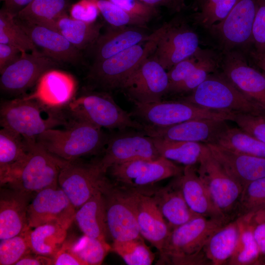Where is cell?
<instances>
[{"mask_svg": "<svg viewBox=\"0 0 265 265\" xmlns=\"http://www.w3.org/2000/svg\"><path fill=\"white\" fill-rule=\"evenodd\" d=\"M130 14L148 22L158 14L157 7L148 5L138 0H109Z\"/></svg>", "mask_w": 265, "mask_h": 265, "instance_id": "7dc6e473", "label": "cell"}, {"mask_svg": "<svg viewBox=\"0 0 265 265\" xmlns=\"http://www.w3.org/2000/svg\"><path fill=\"white\" fill-rule=\"evenodd\" d=\"M141 237L123 241H113L111 250L120 256L128 265H150L155 254Z\"/></svg>", "mask_w": 265, "mask_h": 265, "instance_id": "f35d334b", "label": "cell"}, {"mask_svg": "<svg viewBox=\"0 0 265 265\" xmlns=\"http://www.w3.org/2000/svg\"><path fill=\"white\" fill-rule=\"evenodd\" d=\"M74 252L85 265H101L111 246L106 240H101L83 235L72 241Z\"/></svg>", "mask_w": 265, "mask_h": 265, "instance_id": "60d3db41", "label": "cell"}, {"mask_svg": "<svg viewBox=\"0 0 265 265\" xmlns=\"http://www.w3.org/2000/svg\"><path fill=\"white\" fill-rule=\"evenodd\" d=\"M236 1L237 0H219L212 12L197 24L209 29L226 17Z\"/></svg>", "mask_w": 265, "mask_h": 265, "instance_id": "f907efd6", "label": "cell"}, {"mask_svg": "<svg viewBox=\"0 0 265 265\" xmlns=\"http://www.w3.org/2000/svg\"><path fill=\"white\" fill-rule=\"evenodd\" d=\"M53 265V259L31 252L22 258L15 265Z\"/></svg>", "mask_w": 265, "mask_h": 265, "instance_id": "11a10c76", "label": "cell"}, {"mask_svg": "<svg viewBox=\"0 0 265 265\" xmlns=\"http://www.w3.org/2000/svg\"><path fill=\"white\" fill-rule=\"evenodd\" d=\"M197 34L183 22L163 25L153 56L166 70L193 55L200 49Z\"/></svg>", "mask_w": 265, "mask_h": 265, "instance_id": "2e32d148", "label": "cell"}, {"mask_svg": "<svg viewBox=\"0 0 265 265\" xmlns=\"http://www.w3.org/2000/svg\"><path fill=\"white\" fill-rule=\"evenodd\" d=\"M72 241L66 239L52 258L53 265H85L73 251Z\"/></svg>", "mask_w": 265, "mask_h": 265, "instance_id": "816d5d0a", "label": "cell"}, {"mask_svg": "<svg viewBox=\"0 0 265 265\" xmlns=\"http://www.w3.org/2000/svg\"><path fill=\"white\" fill-rule=\"evenodd\" d=\"M226 172L242 187L265 177V158L238 153L215 144H206Z\"/></svg>", "mask_w": 265, "mask_h": 265, "instance_id": "7402d4cb", "label": "cell"}, {"mask_svg": "<svg viewBox=\"0 0 265 265\" xmlns=\"http://www.w3.org/2000/svg\"><path fill=\"white\" fill-rule=\"evenodd\" d=\"M229 222L199 215L172 229L161 252L158 265H206L203 250L211 235Z\"/></svg>", "mask_w": 265, "mask_h": 265, "instance_id": "6da1fadb", "label": "cell"}, {"mask_svg": "<svg viewBox=\"0 0 265 265\" xmlns=\"http://www.w3.org/2000/svg\"><path fill=\"white\" fill-rule=\"evenodd\" d=\"M251 42L255 52L265 51V0H261L254 20L252 28Z\"/></svg>", "mask_w": 265, "mask_h": 265, "instance_id": "681fc988", "label": "cell"}, {"mask_svg": "<svg viewBox=\"0 0 265 265\" xmlns=\"http://www.w3.org/2000/svg\"><path fill=\"white\" fill-rule=\"evenodd\" d=\"M152 6L158 7L160 6H166L171 7L170 0H138Z\"/></svg>", "mask_w": 265, "mask_h": 265, "instance_id": "6f0895ef", "label": "cell"}, {"mask_svg": "<svg viewBox=\"0 0 265 265\" xmlns=\"http://www.w3.org/2000/svg\"><path fill=\"white\" fill-rule=\"evenodd\" d=\"M74 119L91 123L99 128L122 130L131 128L143 131L144 125L133 120L130 114L121 108L106 93H87L74 98L68 105Z\"/></svg>", "mask_w": 265, "mask_h": 265, "instance_id": "52a82bcc", "label": "cell"}, {"mask_svg": "<svg viewBox=\"0 0 265 265\" xmlns=\"http://www.w3.org/2000/svg\"><path fill=\"white\" fill-rule=\"evenodd\" d=\"M33 196L9 187L0 189V240L18 235L30 228L27 209Z\"/></svg>", "mask_w": 265, "mask_h": 265, "instance_id": "603a6c76", "label": "cell"}, {"mask_svg": "<svg viewBox=\"0 0 265 265\" xmlns=\"http://www.w3.org/2000/svg\"><path fill=\"white\" fill-rule=\"evenodd\" d=\"M74 221L84 235L106 240L108 232L103 193H96L78 209Z\"/></svg>", "mask_w": 265, "mask_h": 265, "instance_id": "f546056e", "label": "cell"}, {"mask_svg": "<svg viewBox=\"0 0 265 265\" xmlns=\"http://www.w3.org/2000/svg\"><path fill=\"white\" fill-rule=\"evenodd\" d=\"M22 53L17 48L0 43V73L21 56Z\"/></svg>", "mask_w": 265, "mask_h": 265, "instance_id": "f5cc1de1", "label": "cell"}, {"mask_svg": "<svg viewBox=\"0 0 265 265\" xmlns=\"http://www.w3.org/2000/svg\"><path fill=\"white\" fill-rule=\"evenodd\" d=\"M223 74L241 93L265 110V75L250 66L243 55L228 51L222 61Z\"/></svg>", "mask_w": 265, "mask_h": 265, "instance_id": "44dd1931", "label": "cell"}, {"mask_svg": "<svg viewBox=\"0 0 265 265\" xmlns=\"http://www.w3.org/2000/svg\"><path fill=\"white\" fill-rule=\"evenodd\" d=\"M226 120L194 119L174 125L159 127L144 125L142 132L153 137L168 140L215 144L228 127Z\"/></svg>", "mask_w": 265, "mask_h": 265, "instance_id": "d6986e66", "label": "cell"}, {"mask_svg": "<svg viewBox=\"0 0 265 265\" xmlns=\"http://www.w3.org/2000/svg\"><path fill=\"white\" fill-rule=\"evenodd\" d=\"M239 234L238 218L216 230L210 237L203 250L206 265H228L236 248Z\"/></svg>", "mask_w": 265, "mask_h": 265, "instance_id": "4dcf8cb0", "label": "cell"}, {"mask_svg": "<svg viewBox=\"0 0 265 265\" xmlns=\"http://www.w3.org/2000/svg\"><path fill=\"white\" fill-rule=\"evenodd\" d=\"M252 54L257 64L264 71L265 75V51L260 53L254 52Z\"/></svg>", "mask_w": 265, "mask_h": 265, "instance_id": "680465c9", "label": "cell"}, {"mask_svg": "<svg viewBox=\"0 0 265 265\" xmlns=\"http://www.w3.org/2000/svg\"><path fill=\"white\" fill-rule=\"evenodd\" d=\"M220 60L213 51L209 50L206 55L189 76L171 92L192 91L201 84L218 67Z\"/></svg>", "mask_w": 265, "mask_h": 265, "instance_id": "b9f144b4", "label": "cell"}, {"mask_svg": "<svg viewBox=\"0 0 265 265\" xmlns=\"http://www.w3.org/2000/svg\"><path fill=\"white\" fill-rule=\"evenodd\" d=\"M33 0H0L3 3V8L13 16L26 7Z\"/></svg>", "mask_w": 265, "mask_h": 265, "instance_id": "9f6ffc18", "label": "cell"}, {"mask_svg": "<svg viewBox=\"0 0 265 265\" xmlns=\"http://www.w3.org/2000/svg\"><path fill=\"white\" fill-rule=\"evenodd\" d=\"M139 27H113L101 34L93 47L94 62L107 59L137 44L153 39L157 31L147 34Z\"/></svg>", "mask_w": 265, "mask_h": 265, "instance_id": "4316f807", "label": "cell"}, {"mask_svg": "<svg viewBox=\"0 0 265 265\" xmlns=\"http://www.w3.org/2000/svg\"><path fill=\"white\" fill-rule=\"evenodd\" d=\"M30 228L18 235L0 240V265H15L24 256L32 252L28 239Z\"/></svg>", "mask_w": 265, "mask_h": 265, "instance_id": "ee69618b", "label": "cell"}, {"mask_svg": "<svg viewBox=\"0 0 265 265\" xmlns=\"http://www.w3.org/2000/svg\"><path fill=\"white\" fill-rule=\"evenodd\" d=\"M0 43L14 46L22 53L40 52L16 22L14 16L2 7L0 10Z\"/></svg>", "mask_w": 265, "mask_h": 265, "instance_id": "74e56055", "label": "cell"}, {"mask_svg": "<svg viewBox=\"0 0 265 265\" xmlns=\"http://www.w3.org/2000/svg\"><path fill=\"white\" fill-rule=\"evenodd\" d=\"M64 129L53 128L43 132L36 142L52 154L68 161L98 152L108 139L102 128L74 119Z\"/></svg>", "mask_w": 265, "mask_h": 265, "instance_id": "3957f363", "label": "cell"}, {"mask_svg": "<svg viewBox=\"0 0 265 265\" xmlns=\"http://www.w3.org/2000/svg\"><path fill=\"white\" fill-rule=\"evenodd\" d=\"M133 191L140 234L160 253L171 229L154 198L145 193Z\"/></svg>", "mask_w": 265, "mask_h": 265, "instance_id": "cb8c5ba5", "label": "cell"}, {"mask_svg": "<svg viewBox=\"0 0 265 265\" xmlns=\"http://www.w3.org/2000/svg\"><path fill=\"white\" fill-rule=\"evenodd\" d=\"M235 112L211 110L188 102H160L135 104L132 114L143 125L164 127L194 119L232 121Z\"/></svg>", "mask_w": 265, "mask_h": 265, "instance_id": "9c48e42d", "label": "cell"}, {"mask_svg": "<svg viewBox=\"0 0 265 265\" xmlns=\"http://www.w3.org/2000/svg\"><path fill=\"white\" fill-rule=\"evenodd\" d=\"M36 140L27 139L8 129L0 130V184L5 185L27 157Z\"/></svg>", "mask_w": 265, "mask_h": 265, "instance_id": "f1b7e54d", "label": "cell"}, {"mask_svg": "<svg viewBox=\"0 0 265 265\" xmlns=\"http://www.w3.org/2000/svg\"><path fill=\"white\" fill-rule=\"evenodd\" d=\"M171 7L175 11H179L184 5L185 0H170Z\"/></svg>", "mask_w": 265, "mask_h": 265, "instance_id": "91938a15", "label": "cell"}, {"mask_svg": "<svg viewBox=\"0 0 265 265\" xmlns=\"http://www.w3.org/2000/svg\"><path fill=\"white\" fill-rule=\"evenodd\" d=\"M198 164L197 172L216 209L229 221L236 219L242 186L226 172L206 144Z\"/></svg>", "mask_w": 265, "mask_h": 265, "instance_id": "ba28073f", "label": "cell"}, {"mask_svg": "<svg viewBox=\"0 0 265 265\" xmlns=\"http://www.w3.org/2000/svg\"><path fill=\"white\" fill-rule=\"evenodd\" d=\"M215 144L238 153L265 158V143L240 128L228 126Z\"/></svg>", "mask_w": 265, "mask_h": 265, "instance_id": "8d00e7d4", "label": "cell"}, {"mask_svg": "<svg viewBox=\"0 0 265 265\" xmlns=\"http://www.w3.org/2000/svg\"><path fill=\"white\" fill-rule=\"evenodd\" d=\"M103 25L86 23L72 18L68 14L57 19L52 29L63 35L80 51L91 48L100 35Z\"/></svg>", "mask_w": 265, "mask_h": 265, "instance_id": "1f68e13d", "label": "cell"}, {"mask_svg": "<svg viewBox=\"0 0 265 265\" xmlns=\"http://www.w3.org/2000/svg\"><path fill=\"white\" fill-rule=\"evenodd\" d=\"M184 197L189 208L205 217L227 220L216 209L196 165L185 166L181 175L176 177Z\"/></svg>", "mask_w": 265, "mask_h": 265, "instance_id": "83f0119b", "label": "cell"}, {"mask_svg": "<svg viewBox=\"0 0 265 265\" xmlns=\"http://www.w3.org/2000/svg\"><path fill=\"white\" fill-rule=\"evenodd\" d=\"M261 212H265V210H263V211H262Z\"/></svg>", "mask_w": 265, "mask_h": 265, "instance_id": "6125c7cd", "label": "cell"}, {"mask_svg": "<svg viewBox=\"0 0 265 265\" xmlns=\"http://www.w3.org/2000/svg\"><path fill=\"white\" fill-rule=\"evenodd\" d=\"M76 209L58 186L43 189L34 195L27 209L28 226L33 228L56 222L69 228L74 220Z\"/></svg>", "mask_w": 265, "mask_h": 265, "instance_id": "e0dca14e", "label": "cell"}, {"mask_svg": "<svg viewBox=\"0 0 265 265\" xmlns=\"http://www.w3.org/2000/svg\"><path fill=\"white\" fill-rule=\"evenodd\" d=\"M76 81L70 74L53 69L45 73L29 95L51 108L61 109L74 98Z\"/></svg>", "mask_w": 265, "mask_h": 265, "instance_id": "d4e9b609", "label": "cell"}, {"mask_svg": "<svg viewBox=\"0 0 265 265\" xmlns=\"http://www.w3.org/2000/svg\"><path fill=\"white\" fill-rule=\"evenodd\" d=\"M184 168L163 157L135 159L115 164L108 170L117 185L124 188L145 191L163 180L182 174Z\"/></svg>", "mask_w": 265, "mask_h": 265, "instance_id": "30bf717a", "label": "cell"}, {"mask_svg": "<svg viewBox=\"0 0 265 265\" xmlns=\"http://www.w3.org/2000/svg\"><path fill=\"white\" fill-rule=\"evenodd\" d=\"M160 157L185 166L198 164L206 144L151 137Z\"/></svg>", "mask_w": 265, "mask_h": 265, "instance_id": "e575fe53", "label": "cell"}, {"mask_svg": "<svg viewBox=\"0 0 265 265\" xmlns=\"http://www.w3.org/2000/svg\"><path fill=\"white\" fill-rule=\"evenodd\" d=\"M200 48L193 55L182 60L167 72L169 80L168 92L184 81L194 69L199 64L208 52Z\"/></svg>", "mask_w": 265, "mask_h": 265, "instance_id": "f6af8a7d", "label": "cell"}, {"mask_svg": "<svg viewBox=\"0 0 265 265\" xmlns=\"http://www.w3.org/2000/svg\"><path fill=\"white\" fill-rule=\"evenodd\" d=\"M147 194L154 198L171 230L199 215L187 205L177 177L165 186L150 189Z\"/></svg>", "mask_w": 265, "mask_h": 265, "instance_id": "484cf974", "label": "cell"}, {"mask_svg": "<svg viewBox=\"0 0 265 265\" xmlns=\"http://www.w3.org/2000/svg\"><path fill=\"white\" fill-rule=\"evenodd\" d=\"M252 216L247 215L238 218L239 224L238 238L228 265L259 264L260 253L253 236Z\"/></svg>", "mask_w": 265, "mask_h": 265, "instance_id": "d590c367", "label": "cell"}, {"mask_svg": "<svg viewBox=\"0 0 265 265\" xmlns=\"http://www.w3.org/2000/svg\"><path fill=\"white\" fill-rule=\"evenodd\" d=\"M121 88L134 104L160 102L168 93L167 72L151 54L126 80Z\"/></svg>", "mask_w": 265, "mask_h": 265, "instance_id": "4fadbf2b", "label": "cell"}, {"mask_svg": "<svg viewBox=\"0 0 265 265\" xmlns=\"http://www.w3.org/2000/svg\"><path fill=\"white\" fill-rule=\"evenodd\" d=\"M100 14L105 21L113 27L133 26L145 27L148 21L132 15L109 0H94Z\"/></svg>", "mask_w": 265, "mask_h": 265, "instance_id": "7bdbcfd3", "label": "cell"}, {"mask_svg": "<svg viewBox=\"0 0 265 265\" xmlns=\"http://www.w3.org/2000/svg\"><path fill=\"white\" fill-rule=\"evenodd\" d=\"M69 0H33L15 17L52 29L55 21L68 14Z\"/></svg>", "mask_w": 265, "mask_h": 265, "instance_id": "836d02e7", "label": "cell"}, {"mask_svg": "<svg viewBox=\"0 0 265 265\" xmlns=\"http://www.w3.org/2000/svg\"><path fill=\"white\" fill-rule=\"evenodd\" d=\"M59 64L41 52L23 53L17 60L0 73V89L9 94H21L36 85L45 73Z\"/></svg>", "mask_w": 265, "mask_h": 265, "instance_id": "5bb4252c", "label": "cell"}, {"mask_svg": "<svg viewBox=\"0 0 265 265\" xmlns=\"http://www.w3.org/2000/svg\"><path fill=\"white\" fill-rule=\"evenodd\" d=\"M58 183L77 210L96 193H103L110 182L98 161L82 163L75 160L62 168Z\"/></svg>", "mask_w": 265, "mask_h": 265, "instance_id": "8fae6325", "label": "cell"}, {"mask_svg": "<svg viewBox=\"0 0 265 265\" xmlns=\"http://www.w3.org/2000/svg\"><path fill=\"white\" fill-rule=\"evenodd\" d=\"M68 162L52 154L35 140L25 161L5 185L34 195L58 186L60 172Z\"/></svg>", "mask_w": 265, "mask_h": 265, "instance_id": "5b68a950", "label": "cell"}, {"mask_svg": "<svg viewBox=\"0 0 265 265\" xmlns=\"http://www.w3.org/2000/svg\"><path fill=\"white\" fill-rule=\"evenodd\" d=\"M265 210V177L253 181L243 188L236 218L254 215Z\"/></svg>", "mask_w": 265, "mask_h": 265, "instance_id": "ab89813d", "label": "cell"}, {"mask_svg": "<svg viewBox=\"0 0 265 265\" xmlns=\"http://www.w3.org/2000/svg\"><path fill=\"white\" fill-rule=\"evenodd\" d=\"M68 229L56 222L30 228L28 239L32 252L53 258L66 240Z\"/></svg>", "mask_w": 265, "mask_h": 265, "instance_id": "d6a6232c", "label": "cell"}, {"mask_svg": "<svg viewBox=\"0 0 265 265\" xmlns=\"http://www.w3.org/2000/svg\"><path fill=\"white\" fill-rule=\"evenodd\" d=\"M183 101L211 110L265 115L263 107L241 93L223 74H211Z\"/></svg>", "mask_w": 265, "mask_h": 265, "instance_id": "277c9868", "label": "cell"}, {"mask_svg": "<svg viewBox=\"0 0 265 265\" xmlns=\"http://www.w3.org/2000/svg\"><path fill=\"white\" fill-rule=\"evenodd\" d=\"M14 19L37 49L45 55L59 64L77 65L81 61L80 51L58 31L15 16Z\"/></svg>", "mask_w": 265, "mask_h": 265, "instance_id": "ffe728a7", "label": "cell"}, {"mask_svg": "<svg viewBox=\"0 0 265 265\" xmlns=\"http://www.w3.org/2000/svg\"><path fill=\"white\" fill-rule=\"evenodd\" d=\"M0 122L2 128L36 140L48 130L66 126L69 122L61 109L48 107L29 95L2 102Z\"/></svg>", "mask_w": 265, "mask_h": 265, "instance_id": "7a4b0ae2", "label": "cell"}, {"mask_svg": "<svg viewBox=\"0 0 265 265\" xmlns=\"http://www.w3.org/2000/svg\"><path fill=\"white\" fill-rule=\"evenodd\" d=\"M103 194L108 234L113 241L141 237L137 220L134 191L110 183Z\"/></svg>", "mask_w": 265, "mask_h": 265, "instance_id": "7c38bea8", "label": "cell"}, {"mask_svg": "<svg viewBox=\"0 0 265 265\" xmlns=\"http://www.w3.org/2000/svg\"><path fill=\"white\" fill-rule=\"evenodd\" d=\"M232 121L251 135L265 143V115L235 112Z\"/></svg>", "mask_w": 265, "mask_h": 265, "instance_id": "bcb514c9", "label": "cell"}, {"mask_svg": "<svg viewBox=\"0 0 265 265\" xmlns=\"http://www.w3.org/2000/svg\"><path fill=\"white\" fill-rule=\"evenodd\" d=\"M253 233L259 253V264L265 265V220L255 221L252 219Z\"/></svg>", "mask_w": 265, "mask_h": 265, "instance_id": "db71d44e", "label": "cell"}, {"mask_svg": "<svg viewBox=\"0 0 265 265\" xmlns=\"http://www.w3.org/2000/svg\"><path fill=\"white\" fill-rule=\"evenodd\" d=\"M261 0H237L220 22L209 29L227 51L251 42L254 20Z\"/></svg>", "mask_w": 265, "mask_h": 265, "instance_id": "9a60e30c", "label": "cell"}, {"mask_svg": "<svg viewBox=\"0 0 265 265\" xmlns=\"http://www.w3.org/2000/svg\"><path fill=\"white\" fill-rule=\"evenodd\" d=\"M207 0H195V6L200 9V8Z\"/></svg>", "mask_w": 265, "mask_h": 265, "instance_id": "94428289", "label": "cell"}, {"mask_svg": "<svg viewBox=\"0 0 265 265\" xmlns=\"http://www.w3.org/2000/svg\"><path fill=\"white\" fill-rule=\"evenodd\" d=\"M103 158L98 163L106 173L112 165L138 159H156L160 157L151 137L144 133L116 134L108 139Z\"/></svg>", "mask_w": 265, "mask_h": 265, "instance_id": "ac0fdd59", "label": "cell"}, {"mask_svg": "<svg viewBox=\"0 0 265 265\" xmlns=\"http://www.w3.org/2000/svg\"><path fill=\"white\" fill-rule=\"evenodd\" d=\"M163 26L156 31L155 37L144 45L137 44L107 59L94 62L88 78L104 90L121 88L126 80L140 64L154 52Z\"/></svg>", "mask_w": 265, "mask_h": 265, "instance_id": "8992f818", "label": "cell"}, {"mask_svg": "<svg viewBox=\"0 0 265 265\" xmlns=\"http://www.w3.org/2000/svg\"><path fill=\"white\" fill-rule=\"evenodd\" d=\"M70 16L86 23H94L100 14L94 0H80L73 4L69 10Z\"/></svg>", "mask_w": 265, "mask_h": 265, "instance_id": "c3c4849f", "label": "cell"}]
</instances>
